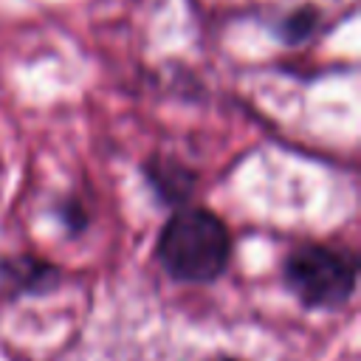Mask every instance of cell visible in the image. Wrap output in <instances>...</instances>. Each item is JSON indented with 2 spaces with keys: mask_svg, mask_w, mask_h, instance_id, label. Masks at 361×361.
<instances>
[{
  "mask_svg": "<svg viewBox=\"0 0 361 361\" xmlns=\"http://www.w3.org/2000/svg\"><path fill=\"white\" fill-rule=\"evenodd\" d=\"M155 257L178 282H214L228 268L231 234L214 212L186 206L164 223Z\"/></svg>",
  "mask_w": 361,
  "mask_h": 361,
  "instance_id": "cell-1",
  "label": "cell"
},
{
  "mask_svg": "<svg viewBox=\"0 0 361 361\" xmlns=\"http://www.w3.org/2000/svg\"><path fill=\"white\" fill-rule=\"evenodd\" d=\"M288 290L310 310H336L355 293V259L330 245H299L288 254L282 268Z\"/></svg>",
  "mask_w": 361,
  "mask_h": 361,
  "instance_id": "cell-2",
  "label": "cell"
},
{
  "mask_svg": "<svg viewBox=\"0 0 361 361\" xmlns=\"http://www.w3.org/2000/svg\"><path fill=\"white\" fill-rule=\"evenodd\" d=\"M59 268L45 262V259H37V257H8L0 262V285L8 288L11 293H45L51 288L59 285Z\"/></svg>",
  "mask_w": 361,
  "mask_h": 361,
  "instance_id": "cell-3",
  "label": "cell"
},
{
  "mask_svg": "<svg viewBox=\"0 0 361 361\" xmlns=\"http://www.w3.org/2000/svg\"><path fill=\"white\" fill-rule=\"evenodd\" d=\"M147 180L152 183L155 195H161V200L166 203H180L189 197L192 186H195V175L172 161H164V158H155L147 164Z\"/></svg>",
  "mask_w": 361,
  "mask_h": 361,
  "instance_id": "cell-4",
  "label": "cell"
},
{
  "mask_svg": "<svg viewBox=\"0 0 361 361\" xmlns=\"http://www.w3.org/2000/svg\"><path fill=\"white\" fill-rule=\"evenodd\" d=\"M313 31H316V14H313V11H296V14H290V17L285 20V25L279 28V34H282L285 42H299V39L310 37Z\"/></svg>",
  "mask_w": 361,
  "mask_h": 361,
  "instance_id": "cell-5",
  "label": "cell"
},
{
  "mask_svg": "<svg viewBox=\"0 0 361 361\" xmlns=\"http://www.w3.org/2000/svg\"><path fill=\"white\" fill-rule=\"evenodd\" d=\"M59 220H62V223H65L71 231H79V228L87 223L85 212H82V209H79L73 200H68V203H62V206H59Z\"/></svg>",
  "mask_w": 361,
  "mask_h": 361,
  "instance_id": "cell-6",
  "label": "cell"
},
{
  "mask_svg": "<svg viewBox=\"0 0 361 361\" xmlns=\"http://www.w3.org/2000/svg\"><path fill=\"white\" fill-rule=\"evenodd\" d=\"M212 361H240V358H226V355H220V358H212Z\"/></svg>",
  "mask_w": 361,
  "mask_h": 361,
  "instance_id": "cell-7",
  "label": "cell"
}]
</instances>
